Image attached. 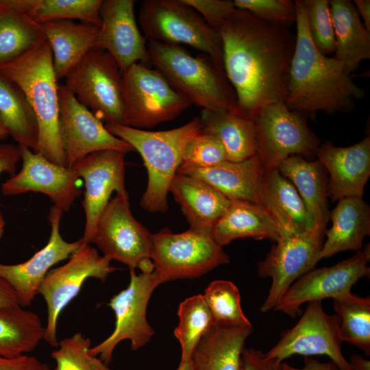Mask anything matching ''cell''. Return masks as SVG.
Masks as SVG:
<instances>
[{"label": "cell", "instance_id": "cell-47", "mask_svg": "<svg viewBox=\"0 0 370 370\" xmlns=\"http://www.w3.org/2000/svg\"><path fill=\"white\" fill-rule=\"evenodd\" d=\"M20 159L21 155L18 145H0V175L3 172L13 175Z\"/></svg>", "mask_w": 370, "mask_h": 370}, {"label": "cell", "instance_id": "cell-2", "mask_svg": "<svg viewBox=\"0 0 370 370\" xmlns=\"http://www.w3.org/2000/svg\"><path fill=\"white\" fill-rule=\"evenodd\" d=\"M296 7L295 45L290 67L285 105L299 113L349 112L364 90L352 80L343 64L322 54L313 44L301 0Z\"/></svg>", "mask_w": 370, "mask_h": 370}, {"label": "cell", "instance_id": "cell-36", "mask_svg": "<svg viewBox=\"0 0 370 370\" xmlns=\"http://www.w3.org/2000/svg\"><path fill=\"white\" fill-rule=\"evenodd\" d=\"M43 38L39 24L25 14L0 9V64L23 53Z\"/></svg>", "mask_w": 370, "mask_h": 370}, {"label": "cell", "instance_id": "cell-14", "mask_svg": "<svg viewBox=\"0 0 370 370\" xmlns=\"http://www.w3.org/2000/svg\"><path fill=\"white\" fill-rule=\"evenodd\" d=\"M267 169L255 155L240 162L225 160L207 166L182 163L177 173L197 177L221 193L230 201H241L263 206L282 227L286 235L292 234L281 211L267 185Z\"/></svg>", "mask_w": 370, "mask_h": 370}, {"label": "cell", "instance_id": "cell-54", "mask_svg": "<svg viewBox=\"0 0 370 370\" xmlns=\"http://www.w3.org/2000/svg\"><path fill=\"white\" fill-rule=\"evenodd\" d=\"M8 136V132L0 122V140L4 139Z\"/></svg>", "mask_w": 370, "mask_h": 370}, {"label": "cell", "instance_id": "cell-49", "mask_svg": "<svg viewBox=\"0 0 370 370\" xmlns=\"http://www.w3.org/2000/svg\"><path fill=\"white\" fill-rule=\"evenodd\" d=\"M19 304L13 288L0 277V308Z\"/></svg>", "mask_w": 370, "mask_h": 370}, {"label": "cell", "instance_id": "cell-1", "mask_svg": "<svg viewBox=\"0 0 370 370\" xmlns=\"http://www.w3.org/2000/svg\"><path fill=\"white\" fill-rule=\"evenodd\" d=\"M218 32L236 112L254 120L264 106L284 102L295 34L287 26L267 22L236 7Z\"/></svg>", "mask_w": 370, "mask_h": 370}, {"label": "cell", "instance_id": "cell-52", "mask_svg": "<svg viewBox=\"0 0 370 370\" xmlns=\"http://www.w3.org/2000/svg\"><path fill=\"white\" fill-rule=\"evenodd\" d=\"M176 370H193L191 361L190 360L189 362L182 364L180 363Z\"/></svg>", "mask_w": 370, "mask_h": 370}, {"label": "cell", "instance_id": "cell-13", "mask_svg": "<svg viewBox=\"0 0 370 370\" xmlns=\"http://www.w3.org/2000/svg\"><path fill=\"white\" fill-rule=\"evenodd\" d=\"M130 272V281L127 288L113 296L108 303L115 314L113 332L89 349L92 356H99L107 365L112 361L114 350L120 342L129 340L131 349L136 351L154 334L147 319V309L153 291L162 283L154 271L138 275L135 271Z\"/></svg>", "mask_w": 370, "mask_h": 370}, {"label": "cell", "instance_id": "cell-46", "mask_svg": "<svg viewBox=\"0 0 370 370\" xmlns=\"http://www.w3.org/2000/svg\"><path fill=\"white\" fill-rule=\"evenodd\" d=\"M0 370H50L48 365L27 354L15 357L0 356Z\"/></svg>", "mask_w": 370, "mask_h": 370}, {"label": "cell", "instance_id": "cell-43", "mask_svg": "<svg viewBox=\"0 0 370 370\" xmlns=\"http://www.w3.org/2000/svg\"><path fill=\"white\" fill-rule=\"evenodd\" d=\"M236 8L247 10L267 22L285 25L295 22L296 7L291 0H234Z\"/></svg>", "mask_w": 370, "mask_h": 370}, {"label": "cell", "instance_id": "cell-39", "mask_svg": "<svg viewBox=\"0 0 370 370\" xmlns=\"http://www.w3.org/2000/svg\"><path fill=\"white\" fill-rule=\"evenodd\" d=\"M204 298L215 325L238 328L251 325L241 304L237 286L228 280H214L204 291Z\"/></svg>", "mask_w": 370, "mask_h": 370}, {"label": "cell", "instance_id": "cell-28", "mask_svg": "<svg viewBox=\"0 0 370 370\" xmlns=\"http://www.w3.org/2000/svg\"><path fill=\"white\" fill-rule=\"evenodd\" d=\"M332 225L325 230L327 238L323 243L317 260L335 254L362 248L365 236L370 234V207L362 197H348L338 200L330 212Z\"/></svg>", "mask_w": 370, "mask_h": 370}, {"label": "cell", "instance_id": "cell-27", "mask_svg": "<svg viewBox=\"0 0 370 370\" xmlns=\"http://www.w3.org/2000/svg\"><path fill=\"white\" fill-rule=\"evenodd\" d=\"M295 187L316 230L325 233L330 219L327 171L318 160L293 155L277 168Z\"/></svg>", "mask_w": 370, "mask_h": 370}, {"label": "cell", "instance_id": "cell-9", "mask_svg": "<svg viewBox=\"0 0 370 370\" xmlns=\"http://www.w3.org/2000/svg\"><path fill=\"white\" fill-rule=\"evenodd\" d=\"M77 101L105 123L123 125L124 88L114 59L98 47L89 51L65 78Z\"/></svg>", "mask_w": 370, "mask_h": 370}, {"label": "cell", "instance_id": "cell-20", "mask_svg": "<svg viewBox=\"0 0 370 370\" xmlns=\"http://www.w3.org/2000/svg\"><path fill=\"white\" fill-rule=\"evenodd\" d=\"M19 146L21 170L1 184V193L6 196L41 193L62 212H68L82 194L77 184L79 178L77 172L53 163L25 146Z\"/></svg>", "mask_w": 370, "mask_h": 370}, {"label": "cell", "instance_id": "cell-21", "mask_svg": "<svg viewBox=\"0 0 370 370\" xmlns=\"http://www.w3.org/2000/svg\"><path fill=\"white\" fill-rule=\"evenodd\" d=\"M62 211L56 206L51 208L48 219L51 234L48 243L29 260L16 264L0 263V277L15 292L22 307L29 306L38 294L39 286L50 269L68 258L82 245V240L67 242L60 232Z\"/></svg>", "mask_w": 370, "mask_h": 370}, {"label": "cell", "instance_id": "cell-7", "mask_svg": "<svg viewBox=\"0 0 370 370\" xmlns=\"http://www.w3.org/2000/svg\"><path fill=\"white\" fill-rule=\"evenodd\" d=\"M123 125L145 130L173 120L191 106L156 69L134 63L121 72Z\"/></svg>", "mask_w": 370, "mask_h": 370}, {"label": "cell", "instance_id": "cell-24", "mask_svg": "<svg viewBox=\"0 0 370 370\" xmlns=\"http://www.w3.org/2000/svg\"><path fill=\"white\" fill-rule=\"evenodd\" d=\"M39 25L49 43L58 81L66 78L89 51L101 48L98 26L71 20L48 21Z\"/></svg>", "mask_w": 370, "mask_h": 370}, {"label": "cell", "instance_id": "cell-31", "mask_svg": "<svg viewBox=\"0 0 370 370\" xmlns=\"http://www.w3.org/2000/svg\"><path fill=\"white\" fill-rule=\"evenodd\" d=\"M201 132L216 136L223 144L227 160L240 162L257 153L254 121L234 110H206L200 112Z\"/></svg>", "mask_w": 370, "mask_h": 370}, {"label": "cell", "instance_id": "cell-11", "mask_svg": "<svg viewBox=\"0 0 370 370\" xmlns=\"http://www.w3.org/2000/svg\"><path fill=\"white\" fill-rule=\"evenodd\" d=\"M257 153L267 169L293 155L311 160L319 147L317 136L309 128L301 113L291 110L284 102L262 108L254 119Z\"/></svg>", "mask_w": 370, "mask_h": 370}, {"label": "cell", "instance_id": "cell-4", "mask_svg": "<svg viewBox=\"0 0 370 370\" xmlns=\"http://www.w3.org/2000/svg\"><path fill=\"white\" fill-rule=\"evenodd\" d=\"M114 136L128 143L141 156L148 182L140 204L150 212H165L171 183L183 162L186 145L201 131L199 117L172 130L149 131L114 123H105Z\"/></svg>", "mask_w": 370, "mask_h": 370}, {"label": "cell", "instance_id": "cell-29", "mask_svg": "<svg viewBox=\"0 0 370 370\" xmlns=\"http://www.w3.org/2000/svg\"><path fill=\"white\" fill-rule=\"evenodd\" d=\"M334 30V56L351 75L361 61L370 58V32L362 23L356 8L349 0H330Z\"/></svg>", "mask_w": 370, "mask_h": 370}, {"label": "cell", "instance_id": "cell-45", "mask_svg": "<svg viewBox=\"0 0 370 370\" xmlns=\"http://www.w3.org/2000/svg\"><path fill=\"white\" fill-rule=\"evenodd\" d=\"M243 370H284L283 362L268 358L260 350L244 348L242 354Z\"/></svg>", "mask_w": 370, "mask_h": 370}, {"label": "cell", "instance_id": "cell-6", "mask_svg": "<svg viewBox=\"0 0 370 370\" xmlns=\"http://www.w3.org/2000/svg\"><path fill=\"white\" fill-rule=\"evenodd\" d=\"M138 22L148 40L189 45L224 71L219 32L184 0H145L138 11Z\"/></svg>", "mask_w": 370, "mask_h": 370}, {"label": "cell", "instance_id": "cell-26", "mask_svg": "<svg viewBox=\"0 0 370 370\" xmlns=\"http://www.w3.org/2000/svg\"><path fill=\"white\" fill-rule=\"evenodd\" d=\"M220 247L235 239L251 238L277 242L286 236L271 214L261 205L241 201H231L216 222L210 234Z\"/></svg>", "mask_w": 370, "mask_h": 370}, {"label": "cell", "instance_id": "cell-34", "mask_svg": "<svg viewBox=\"0 0 370 370\" xmlns=\"http://www.w3.org/2000/svg\"><path fill=\"white\" fill-rule=\"evenodd\" d=\"M177 314L179 323L174 330V336L181 347L180 363L189 362L193 350L215 325L212 314L204 298L199 294L180 303Z\"/></svg>", "mask_w": 370, "mask_h": 370}, {"label": "cell", "instance_id": "cell-48", "mask_svg": "<svg viewBox=\"0 0 370 370\" xmlns=\"http://www.w3.org/2000/svg\"><path fill=\"white\" fill-rule=\"evenodd\" d=\"M284 370H340L333 362H323L312 357H305L301 368L293 367L283 362Z\"/></svg>", "mask_w": 370, "mask_h": 370}, {"label": "cell", "instance_id": "cell-16", "mask_svg": "<svg viewBox=\"0 0 370 370\" xmlns=\"http://www.w3.org/2000/svg\"><path fill=\"white\" fill-rule=\"evenodd\" d=\"M370 245L331 267L313 269L294 282L273 310L293 318L301 312V304L325 298L335 299L351 293L352 287L370 273Z\"/></svg>", "mask_w": 370, "mask_h": 370}, {"label": "cell", "instance_id": "cell-23", "mask_svg": "<svg viewBox=\"0 0 370 370\" xmlns=\"http://www.w3.org/2000/svg\"><path fill=\"white\" fill-rule=\"evenodd\" d=\"M317 160L328 172V197L332 201L348 197H362L370 175V136L341 147L327 141L319 145Z\"/></svg>", "mask_w": 370, "mask_h": 370}, {"label": "cell", "instance_id": "cell-10", "mask_svg": "<svg viewBox=\"0 0 370 370\" xmlns=\"http://www.w3.org/2000/svg\"><path fill=\"white\" fill-rule=\"evenodd\" d=\"M91 243L103 256L127 265L130 271L139 269L151 272L152 234L133 216L128 196L116 195L97 222Z\"/></svg>", "mask_w": 370, "mask_h": 370}, {"label": "cell", "instance_id": "cell-44", "mask_svg": "<svg viewBox=\"0 0 370 370\" xmlns=\"http://www.w3.org/2000/svg\"><path fill=\"white\" fill-rule=\"evenodd\" d=\"M195 10L212 28L219 30L222 22L235 8L229 0H184Z\"/></svg>", "mask_w": 370, "mask_h": 370}, {"label": "cell", "instance_id": "cell-53", "mask_svg": "<svg viewBox=\"0 0 370 370\" xmlns=\"http://www.w3.org/2000/svg\"><path fill=\"white\" fill-rule=\"evenodd\" d=\"M5 227V221L2 214L0 212V238H1Z\"/></svg>", "mask_w": 370, "mask_h": 370}, {"label": "cell", "instance_id": "cell-42", "mask_svg": "<svg viewBox=\"0 0 370 370\" xmlns=\"http://www.w3.org/2000/svg\"><path fill=\"white\" fill-rule=\"evenodd\" d=\"M225 160L227 154L221 142L216 136L201 131L186 145L182 163L207 167Z\"/></svg>", "mask_w": 370, "mask_h": 370}, {"label": "cell", "instance_id": "cell-15", "mask_svg": "<svg viewBox=\"0 0 370 370\" xmlns=\"http://www.w3.org/2000/svg\"><path fill=\"white\" fill-rule=\"evenodd\" d=\"M340 323L336 314L330 315L324 311L321 300L309 301L296 325L282 333L264 356L284 362L295 354L325 355L340 370H352L341 350Z\"/></svg>", "mask_w": 370, "mask_h": 370}, {"label": "cell", "instance_id": "cell-51", "mask_svg": "<svg viewBox=\"0 0 370 370\" xmlns=\"http://www.w3.org/2000/svg\"><path fill=\"white\" fill-rule=\"evenodd\" d=\"M352 370H370V360L359 354H352L348 361Z\"/></svg>", "mask_w": 370, "mask_h": 370}, {"label": "cell", "instance_id": "cell-40", "mask_svg": "<svg viewBox=\"0 0 370 370\" xmlns=\"http://www.w3.org/2000/svg\"><path fill=\"white\" fill-rule=\"evenodd\" d=\"M91 341L81 332L59 341L51 354L55 370H112L99 356L89 353Z\"/></svg>", "mask_w": 370, "mask_h": 370}, {"label": "cell", "instance_id": "cell-38", "mask_svg": "<svg viewBox=\"0 0 370 370\" xmlns=\"http://www.w3.org/2000/svg\"><path fill=\"white\" fill-rule=\"evenodd\" d=\"M102 0H33L30 10L25 14L32 21L40 24L61 20L79 19L82 23L100 27L99 9Z\"/></svg>", "mask_w": 370, "mask_h": 370}, {"label": "cell", "instance_id": "cell-37", "mask_svg": "<svg viewBox=\"0 0 370 370\" xmlns=\"http://www.w3.org/2000/svg\"><path fill=\"white\" fill-rule=\"evenodd\" d=\"M266 180L269 191L284 216L292 234L317 231L295 187L281 175L277 168L267 169Z\"/></svg>", "mask_w": 370, "mask_h": 370}, {"label": "cell", "instance_id": "cell-35", "mask_svg": "<svg viewBox=\"0 0 370 370\" xmlns=\"http://www.w3.org/2000/svg\"><path fill=\"white\" fill-rule=\"evenodd\" d=\"M333 308L339 317L340 336L370 354V299L352 292L333 299Z\"/></svg>", "mask_w": 370, "mask_h": 370}, {"label": "cell", "instance_id": "cell-22", "mask_svg": "<svg viewBox=\"0 0 370 370\" xmlns=\"http://www.w3.org/2000/svg\"><path fill=\"white\" fill-rule=\"evenodd\" d=\"M133 0H102L99 9L101 48L121 72L137 62H148L147 42L137 25Z\"/></svg>", "mask_w": 370, "mask_h": 370}, {"label": "cell", "instance_id": "cell-8", "mask_svg": "<svg viewBox=\"0 0 370 370\" xmlns=\"http://www.w3.org/2000/svg\"><path fill=\"white\" fill-rule=\"evenodd\" d=\"M150 258L162 284L199 278L230 262L228 254L210 235L190 228L176 234L164 228L152 234Z\"/></svg>", "mask_w": 370, "mask_h": 370}, {"label": "cell", "instance_id": "cell-19", "mask_svg": "<svg viewBox=\"0 0 370 370\" xmlns=\"http://www.w3.org/2000/svg\"><path fill=\"white\" fill-rule=\"evenodd\" d=\"M125 153L103 150L88 155L73 169L85 182L82 206L85 226L82 243L90 244L98 219L110 201L112 192L128 196L125 183Z\"/></svg>", "mask_w": 370, "mask_h": 370}, {"label": "cell", "instance_id": "cell-3", "mask_svg": "<svg viewBox=\"0 0 370 370\" xmlns=\"http://www.w3.org/2000/svg\"><path fill=\"white\" fill-rule=\"evenodd\" d=\"M0 75L21 88L36 114L37 153L67 167L59 128V84L48 41L43 38L23 53L0 64Z\"/></svg>", "mask_w": 370, "mask_h": 370}, {"label": "cell", "instance_id": "cell-25", "mask_svg": "<svg viewBox=\"0 0 370 370\" xmlns=\"http://www.w3.org/2000/svg\"><path fill=\"white\" fill-rule=\"evenodd\" d=\"M190 229L209 234L231 201L208 183L190 175L176 173L170 187Z\"/></svg>", "mask_w": 370, "mask_h": 370}, {"label": "cell", "instance_id": "cell-30", "mask_svg": "<svg viewBox=\"0 0 370 370\" xmlns=\"http://www.w3.org/2000/svg\"><path fill=\"white\" fill-rule=\"evenodd\" d=\"M252 332V325H214L193 350L190 358L193 370H243L242 354Z\"/></svg>", "mask_w": 370, "mask_h": 370}, {"label": "cell", "instance_id": "cell-12", "mask_svg": "<svg viewBox=\"0 0 370 370\" xmlns=\"http://www.w3.org/2000/svg\"><path fill=\"white\" fill-rule=\"evenodd\" d=\"M110 260L100 256L90 244L81 246L63 265L52 269L41 282L38 294L47 305V318L43 339L51 346L57 347L58 321L62 311L78 295L85 281L90 278L101 282L116 269Z\"/></svg>", "mask_w": 370, "mask_h": 370}, {"label": "cell", "instance_id": "cell-50", "mask_svg": "<svg viewBox=\"0 0 370 370\" xmlns=\"http://www.w3.org/2000/svg\"><path fill=\"white\" fill-rule=\"evenodd\" d=\"M354 5L356 10L363 20V24L367 30L370 32V1L355 0Z\"/></svg>", "mask_w": 370, "mask_h": 370}, {"label": "cell", "instance_id": "cell-17", "mask_svg": "<svg viewBox=\"0 0 370 370\" xmlns=\"http://www.w3.org/2000/svg\"><path fill=\"white\" fill-rule=\"evenodd\" d=\"M325 233L306 231L285 236L271 247L265 258L258 263L257 274L272 280L262 312L273 309L291 284L313 269L319 262Z\"/></svg>", "mask_w": 370, "mask_h": 370}, {"label": "cell", "instance_id": "cell-41", "mask_svg": "<svg viewBox=\"0 0 370 370\" xmlns=\"http://www.w3.org/2000/svg\"><path fill=\"white\" fill-rule=\"evenodd\" d=\"M308 32L316 48L325 56L334 53L336 40L328 0H301Z\"/></svg>", "mask_w": 370, "mask_h": 370}, {"label": "cell", "instance_id": "cell-33", "mask_svg": "<svg viewBox=\"0 0 370 370\" xmlns=\"http://www.w3.org/2000/svg\"><path fill=\"white\" fill-rule=\"evenodd\" d=\"M0 122L18 145L37 153L38 125L36 114L21 88L1 75Z\"/></svg>", "mask_w": 370, "mask_h": 370}, {"label": "cell", "instance_id": "cell-32", "mask_svg": "<svg viewBox=\"0 0 370 370\" xmlns=\"http://www.w3.org/2000/svg\"><path fill=\"white\" fill-rule=\"evenodd\" d=\"M45 326L36 312L19 304L0 308V356L33 352L44 338Z\"/></svg>", "mask_w": 370, "mask_h": 370}, {"label": "cell", "instance_id": "cell-18", "mask_svg": "<svg viewBox=\"0 0 370 370\" xmlns=\"http://www.w3.org/2000/svg\"><path fill=\"white\" fill-rule=\"evenodd\" d=\"M59 128L66 166L72 168L88 155L103 150L134 151L112 134L64 84L58 86Z\"/></svg>", "mask_w": 370, "mask_h": 370}, {"label": "cell", "instance_id": "cell-5", "mask_svg": "<svg viewBox=\"0 0 370 370\" xmlns=\"http://www.w3.org/2000/svg\"><path fill=\"white\" fill-rule=\"evenodd\" d=\"M151 62L180 93L202 109L236 112V98L225 71L208 56H192L180 45L148 40Z\"/></svg>", "mask_w": 370, "mask_h": 370}]
</instances>
